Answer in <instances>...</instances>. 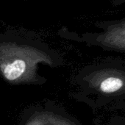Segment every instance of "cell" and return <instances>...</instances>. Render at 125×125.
I'll return each mask as SVG.
<instances>
[{
  "label": "cell",
  "mask_w": 125,
  "mask_h": 125,
  "mask_svg": "<svg viewBox=\"0 0 125 125\" xmlns=\"http://www.w3.org/2000/svg\"><path fill=\"white\" fill-rule=\"evenodd\" d=\"M123 85V82L117 77H109L102 81L100 85L101 90L104 93H113L119 90Z\"/></svg>",
  "instance_id": "obj_2"
},
{
  "label": "cell",
  "mask_w": 125,
  "mask_h": 125,
  "mask_svg": "<svg viewBox=\"0 0 125 125\" xmlns=\"http://www.w3.org/2000/svg\"><path fill=\"white\" fill-rule=\"evenodd\" d=\"M26 69V63L22 60H16L8 64L4 71V75L8 80H14L20 77Z\"/></svg>",
  "instance_id": "obj_1"
}]
</instances>
